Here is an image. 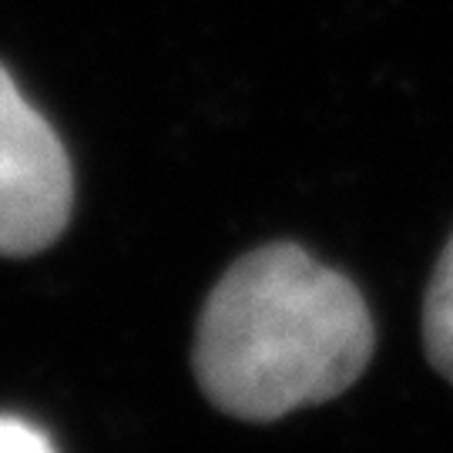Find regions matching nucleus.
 Instances as JSON below:
<instances>
[{
	"label": "nucleus",
	"mask_w": 453,
	"mask_h": 453,
	"mask_svg": "<svg viewBox=\"0 0 453 453\" xmlns=\"http://www.w3.org/2000/svg\"><path fill=\"white\" fill-rule=\"evenodd\" d=\"M376 323L363 289L299 242L235 259L209 292L192 370L215 410L273 423L342 396L366 372Z\"/></svg>",
	"instance_id": "nucleus-1"
},
{
	"label": "nucleus",
	"mask_w": 453,
	"mask_h": 453,
	"mask_svg": "<svg viewBox=\"0 0 453 453\" xmlns=\"http://www.w3.org/2000/svg\"><path fill=\"white\" fill-rule=\"evenodd\" d=\"M71 162L48 118L0 65V256L48 249L71 219Z\"/></svg>",
	"instance_id": "nucleus-2"
},
{
	"label": "nucleus",
	"mask_w": 453,
	"mask_h": 453,
	"mask_svg": "<svg viewBox=\"0 0 453 453\" xmlns=\"http://www.w3.org/2000/svg\"><path fill=\"white\" fill-rule=\"evenodd\" d=\"M423 349L430 366L453 387V235L423 296Z\"/></svg>",
	"instance_id": "nucleus-3"
},
{
	"label": "nucleus",
	"mask_w": 453,
	"mask_h": 453,
	"mask_svg": "<svg viewBox=\"0 0 453 453\" xmlns=\"http://www.w3.org/2000/svg\"><path fill=\"white\" fill-rule=\"evenodd\" d=\"M0 453H58L50 437L34 423L0 413Z\"/></svg>",
	"instance_id": "nucleus-4"
}]
</instances>
